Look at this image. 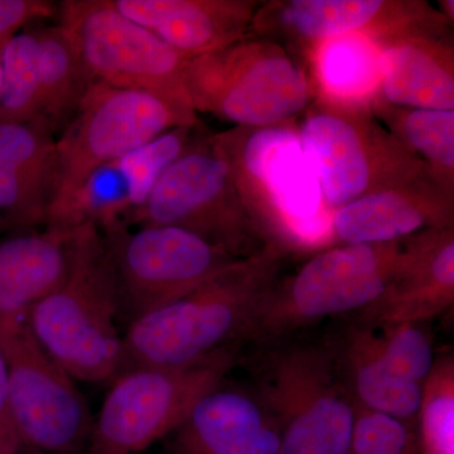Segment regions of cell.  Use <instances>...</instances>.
Returning <instances> with one entry per match:
<instances>
[{
	"mask_svg": "<svg viewBox=\"0 0 454 454\" xmlns=\"http://www.w3.org/2000/svg\"><path fill=\"white\" fill-rule=\"evenodd\" d=\"M284 254L269 243L179 300L131 322L122 334L121 373L186 365L249 340L256 313L279 280Z\"/></svg>",
	"mask_w": 454,
	"mask_h": 454,
	"instance_id": "6da1fadb",
	"label": "cell"
},
{
	"mask_svg": "<svg viewBox=\"0 0 454 454\" xmlns=\"http://www.w3.org/2000/svg\"><path fill=\"white\" fill-rule=\"evenodd\" d=\"M27 317L42 348L76 380L112 382L121 373L118 283L97 225L74 230L67 276Z\"/></svg>",
	"mask_w": 454,
	"mask_h": 454,
	"instance_id": "7a4b0ae2",
	"label": "cell"
},
{
	"mask_svg": "<svg viewBox=\"0 0 454 454\" xmlns=\"http://www.w3.org/2000/svg\"><path fill=\"white\" fill-rule=\"evenodd\" d=\"M231 164L236 187L265 243L331 247L334 212L325 205L318 178L301 149L298 127H238L215 136Z\"/></svg>",
	"mask_w": 454,
	"mask_h": 454,
	"instance_id": "3957f363",
	"label": "cell"
},
{
	"mask_svg": "<svg viewBox=\"0 0 454 454\" xmlns=\"http://www.w3.org/2000/svg\"><path fill=\"white\" fill-rule=\"evenodd\" d=\"M184 85L196 114L254 129L288 122L315 97L306 67L262 35L188 59Z\"/></svg>",
	"mask_w": 454,
	"mask_h": 454,
	"instance_id": "277c9868",
	"label": "cell"
},
{
	"mask_svg": "<svg viewBox=\"0 0 454 454\" xmlns=\"http://www.w3.org/2000/svg\"><path fill=\"white\" fill-rule=\"evenodd\" d=\"M256 396L279 427V454H351L356 402L333 348H277L260 367Z\"/></svg>",
	"mask_w": 454,
	"mask_h": 454,
	"instance_id": "5b68a950",
	"label": "cell"
},
{
	"mask_svg": "<svg viewBox=\"0 0 454 454\" xmlns=\"http://www.w3.org/2000/svg\"><path fill=\"white\" fill-rule=\"evenodd\" d=\"M164 98L142 90L92 82L56 139L55 175L46 227H56L90 173L177 127H197Z\"/></svg>",
	"mask_w": 454,
	"mask_h": 454,
	"instance_id": "8992f818",
	"label": "cell"
},
{
	"mask_svg": "<svg viewBox=\"0 0 454 454\" xmlns=\"http://www.w3.org/2000/svg\"><path fill=\"white\" fill-rule=\"evenodd\" d=\"M411 238L327 247L289 279L278 280L256 313L249 340L271 339L325 317L363 310L404 268Z\"/></svg>",
	"mask_w": 454,
	"mask_h": 454,
	"instance_id": "52a82bcc",
	"label": "cell"
},
{
	"mask_svg": "<svg viewBox=\"0 0 454 454\" xmlns=\"http://www.w3.org/2000/svg\"><path fill=\"white\" fill-rule=\"evenodd\" d=\"M187 230L238 259L267 245L247 214L231 164L215 137L193 140L121 223Z\"/></svg>",
	"mask_w": 454,
	"mask_h": 454,
	"instance_id": "ba28073f",
	"label": "cell"
},
{
	"mask_svg": "<svg viewBox=\"0 0 454 454\" xmlns=\"http://www.w3.org/2000/svg\"><path fill=\"white\" fill-rule=\"evenodd\" d=\"M236 348L181 366L128 370L110 384L85 454H139L181 426L205 394L225 381Z\"/></svg>",
	"mask_w": 454,
	"mask_h": 454,
	"instance_id": "9c48e42d",
	"label": "cell"
},
{
	"mask_svg": "<svg viewBox=\"0 0 454 454\" xmlns=\"http://www.w3.org/2000/svg\"><path fill=\"white\" fill-rule=\"evenodd\" d=\"M369 113L321 101L298 128L333 212L369 193L430 178L422 160Z\"/></svg>",
	"mask_w": 454,
	"mask_h": 454,
	"instance_id": "30bf717a",
	"label": "cell"
},
{
	"mask_svg": "<svg viewBox=\"0 0 454 454\" xmlns=\"http://www.w3.org/2000/svg\"><path fill=\"white\" fill-rule=\"evenodd\" d=\"M9 404L23 447L85 454L94 418L74 378L35 339L27 310L0 315Z\"/></svg>",
	"mask_w": 454,
	"mask_h": 454,
	"instance_id": "8fae6325",
	"label": "cell"
},
{
	"mask_svg": "<svg viewBox=\"0 0 454 454\" xmlns=\"http://www.w3.org/2000/svg\"><path fill=\"white\" fill-rule=\"evenodd\" d=\"M57 16L76 42L91 82L151 92L197 118L184 85L190 59L122 16L112 0H65Z\"/></svg>",
	"mask_w": 454,
	"mask_h": 454,
	"instance_id": "7c38bea8",
	"label": "cell"
},
{
	"mask_svg": "<svg viewBox=\"0 0 454 454\" xmlns=\"http://www.w3.org/2000/svg\"><path fill=\"white\" fill-rule=\"evenodd\" d=\"M118 283L121 319L127 324L179 300L238 262L199 236L172 226L100 229Z\"/></svg>",
	"mask_w": 454,
	"mask_h": 454,
	"instance_id": "4fadbf2b",
	"label": "cell"
},
{
	"mask_svg": "<svg viewBox=\"0 0 454 454\" xmlns=\"http://www.w3.org/2000/svg\"><path fill=\"white\" fill-rule=\"evenodd\" d=\"M450 25L426 2L393 0H288L264 3L252 31L278 33L301 42L307 51L319 42L348 35H372L379 42L403 33L442 31Z\"/></svg>",
	"mask_w": 454,
	"mask_h": 454,
	"instance_id": "5bb4252c",
	"label": "cell"
},
{
	"mask_svg": "<svg viewBox=\"0 0 454 454\" xmlns=\"http://www.w3.org/2000/svg\"><path fill=\"white\" fill-rule=\"evenodd\" d=\"M279 427L256 394L225 381L167 437V454H279Z\"/></svg>",
	"mask_w": 454,
	"mask_h": 454,
	"instance_id": "9a60e30c",
	"label": "cell"
},
{
	"mask_svg": "<svg viewBox=\"0 0 454 454\" xmlns=\"http://www.w3.org/2000/svg\"><path fill=\"white\" fill-rule=\"evenodd\" d=\"M453 226V196L430 178L369 193L334 211L331 247L404 240Z\"/></svg>",
	"mask_w": 454,
	"mask_h": 454,
	"instance_id": "2e32d148",
	"label": "cell"
},
{
	"mask_svg": "<svg viewBox=\"0 0 454 454\" xmlns=\"http://www.w3.org/2000/svg\"><path fill=\"white\" fill-rule=\"evenodd\" d=\"M122 16L182 55L216 52L247 37L262 3L252 0H112Z\"/></svg>",
	"mask_w": 454,
	"mask_h": 454,
	"instance_id": "e0dca14e",
	"label": "cell"
},
{
	"mask_svg": "<svg viewBox=\"0 0 454 454\" xmlns=\"http://www.w3.org/2000/svg\"><path fill=\"white\" fill-rule=\"evenodd\" d=\"M454 303V229L411 236V253L389 288L361 310V325L422 324L443 315Z\"/></svg>",
	"mask_w": 454,
	"mask_h": 454,
	"instance_id": "ac0fdd59",
	"label": "cell"
},
{
	"mask_svg": "<svg viewBox=\"0 0 454 454\" xmlns=\"http://www.w3.org/2000/svg\"><path fill=\"white\" fill-rule=\"evenodd\" d=\"M55 133L43 119L0 122V217L20 230L46 227Z\"/></svg>",
	"mask_w": 454,
	"mask_h": 454,
	"instance_id": "d6986e66",
	"label": "cell"
},
{
	"mask_svg": "<svg viewBox=\"0 0 454 454\" xmlns=\"http://www.w3.org/2000/svg\"><path fill=\"white\" fill-rule=\"evenodd\" d=\"M442 31L380 41V100L402 109L454 110L453 47Z\"/></svg>",
	"mask_w": 454,
	"mask_h": 454,
	"instance_id": "ffe728a7",
	"label": "cell"
},
{
	"mask_svg": "<svg viewBox=\"0 0 454 454\" xmlns=\"http://www.w3.org/2000/svg\"><path fill=\"white\" fill-rule=\"evenodd\" d=\"M73 232L43 227L0 239V315L28 310L64 282Z\"/></svg>",
	"mask_w": 454,
	"mask_h": 454,
	"instance_id": "44dd1931",
	"label": "cell"
},
{
	"mask_svg": "<svg viewBox=\"0 0 454 454\" xmlns=\"http://www.w3.org/2000/svg\"><path fill=\"white\" fill-rule=\"evenodd\" d=\"M315 92L321 101L372 109L380 98V43L372 35H348L319 42L309 51Z\"/></svg>",
	"mask_w": 454,
	"mask_h": 454,
	"instance_id": "7402d4cb",
	"label": "cell"
},
{
	"mask_svg": "<svg viewBox=\"0 0 454 454\" xmlns=\"http://www.w3.org/2000/svg\"><path fill=\"white\" fill-rule=\"evenodd\" d=\"M340 361L356 404L390 415L415 429L423 385L403 380L389 372L382 361L378 333L373 328L361 325L354 328Z\"/></svg>",
	"mask_w": 454,
	"mask_h": 454,
	"instance_id": "603a6c76",
	"label": "cell"
},
{
	"mask_svg": "<svg viewBox=\"0 0 454 454\" xmlns=\"http://www.w3.org/2000/svg\"><path fill=\"white\" fill-rule=\"evenodd\" d=\"M41 118L61 133L79 109L91 80L73 35L61 25L37 27Z\"/></svg>",
	"mask_w": 454,
	"mask_h": 454,
	"instance_id": "cb8c5ba5",
	"label": "cell"
},
{
	"mask_svg": "<svg viewBox=\"0 0 454 454\" xmlns=\"http://www.w3.org/2000/svg\"><path fill=\"white\" fill-rule=\"evenodd\" d=\"M372 109L391 136L422 160L435 184L453 196L454 110L402 109L382 101Z\"/></svg>",
	"mask_w": 454,
	"mask_h": 454,
	"instance_id": "d4e9b609",
	"label": "cell"
},
{
	"mask_svg": "<svg viewBox=\"0 0 454 454\" xmlns=\"http://www.w3.org/2000/svg\"><path fill=\"white\" fill-rule=\"evenodd\" d=\"M0 64V122L40 119V52L35 28L14 35L3 47Z\"/></svg>",
	"mask_w": 454,
	"mask_h": 454,
	"instance_id": "484cf974",
	"label": "cell"
},
{
	"mask_svg": "<svg viewBox=\"0 0 454 454\" xmlns=\"http://www.w3.org/2000/svg\"><path fill=\"white\" fill-rule=\"evenodd\" d=\"M419 454H454V358H435L415 424Z\"/></svg>",
	"mask_w": 454,
	"mask_h": 454,
	"instance_id": "4316f807",
	"label": "cell"
},
{
	"mask_svg": "<svg viewBox=\"0 0 454 454\" xmlns=\"http://www.w3.org/2000/svg\"><path fill=\"white\" fill-rule=\"evenodd\" d=\"M195 128H173L121 158L131 184L133 210L128 216L138 210L148 199L160 176L192 145L195 140L192 137Z\"/></svg>",
	"mask_w": 454,
	"mask_h": 454,
	"instance_id": "83f0119b",
	"label": "cell"
},
{
	"mask_svg": "<svg viewBox=\"0 0 454 454\" xmlns=\"http://www.w3.org/2000/svg\"><path fill=\"white\" fill-rule=\"evenodd\" d=\"M422 324L376 327L379 349L389 372L405 381L423 385L435 363L432 339ZM373 328V327H372Z\"/></svg>",
	"mask_w": 454,
	"mask_h": 454,
	"instance_id": "f1b7e54d",
	"label": "cell"
},
{
	"mask_svg": "<svg viewBox=\"0 0 454 454\" xmlns=\"http://www.w3.org/2000/svg\"><path fill=\"white\" fill-rule=\"evenodd\" d=\"M351 454H419L415 429L356 404Z\"/></svg>",
	"mask_w": 454,
	"mask_h": 454,
	"instance_id": "f546056e",
	"label": "cell"
},
{
	"mask_svg": "<svg viewBox=\"0 0 454 454\" xmlns=\"http://www.w3.org/2000/svg\"><path fill=\"white\" fill-rule=\"evenodd\" d=\"M57 13L59 5L47 0H0V43L11 40L23 27Z\"/></svg>",
	"mask_w": 454,
	"mask_h": 454,
	"instance_id": "4dcf8cb0",
	"label": "cell"
},
{
	"mask_svg": "<svg viewBox=\"0 0 454 454\" xmlns=\"http://www.w3.org/2000/svg\"><path fill=\"white\" fill-rule=\"evenodd\" d=\"M22 448L9 404L7 366L0 351V454H20Z\"/></svg>",
	"mask_w": 454,
	"mask_h": 454,
	"instance_id": "1f68e13d",
	"label": "cell"
},
{
	"mask_svg": "<svg viewBox=\"0 0 454 454\" xmlns=\"http://www.w3.org/2000/svg\"><path fill=\"white\" fill-rule=\"evenodd\" d=\"M442 8H443V16L447 18L448 22H452L454 18V2L453 0H447V2H441Z\"/></svg>",
	"mask_w": 454,
	"mask_h": 454,
	"instance_id": "d6a6232c",
	"label": "cell"
},
{
	"mask_svg": "<svg viewBox=\"0 0 454 454\" xmlns=\"http://www.w3.org/2000/svg\"><path fill=\"white\" fill-rule=\"evenodd\" d=\"M20 454H49L42 452V450H35V448L23 447Z\"/></svg>",
	"mask_w": 454,
	"mask_h": 454,
	"instance_id": "836d02e7",
	"label": "cell"
},
{
	"mask_svg": "<svg viewBox=\"0 0 454 454\" xmlns=\"http://www.w3.org/2000/svg\"><path fill=\"white\" fill-rule=\"evenodd\" d=\"M7 42H4V43H0V55H2L3 47H4V44L7 43ZM0 86H2V64H0Z\"/></svg>",
	"mask_w": 454,
	"mask_h": 454,
	"instance_id": "e575fe53",
	"label": "cell"
}]
</instances>
